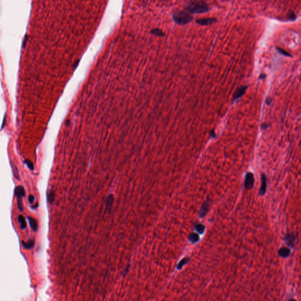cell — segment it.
<instances>
[{
	"label": "cell",
	"mask_w": 301,
	"mask_h": 301,
	"mask_svg": "<svg viewBox=\"0 0 301 301\" xmlns=\"http://www.w3.org/2000/svg\"><path fill=\"white\" fill-rule=\"evenodd\" d=\"M210 7L207 3L202 1H191L185 6V11L189 14H202L208 12Z\"/></svg>",
	"instance_id": "obj_1"
},
{
	"label": "cell",
	"mask_w": 301,
	"mask_h": 301,
	"mask_svg": "<svg viewBox=\"0 0 301 301\" xmlns=\"http://www.w3.org/2000/svg\"><path fill=\"white\" fill-rule=\"evenodd\" d=\"M172 18L176 24L179 25H186L193 20V17L186 11H176L172 14Z\"/></svg>",
	"instance_id": "obj_2"
},
{
	"label": "cell",
	"mask_w": 301,
	"mask_h": 301,
	"mask_svg": "<svg viewBox=\"0 0 301 301\" xmlns=\"http://www.w3.org/2000/svg\"><path fill=\"white\" fill-rule=\"evenodd\" d=\"M254 185V176L251 172H248L245 179L244 187L246 189H251Z\"/></svg>",
	"instance_id": "obj_3"
},
{
	"label": "cell",
	"mask_w": 301,
	"mask_h": 301,
	"mask_svg": "<svg viewBox=\"0 0 301 301\" xmlns=\"http://www.w3.org/2000/svg\"><path fill=\"white\" fill-rule=\"evenodd\" d=\"M210 207H211V202L209 200H207L203 203L200 209V211L199 212V215L201 218H204L205 216H206V215L209 211Z\"/></svg>",
	"instance_id": "obj_4"
},
{
	"label": "cell",
	"mask_w": 301,
	"mask_h": 301,
	"mask_svg": "<svg viewBox=\"0 0 301 301\" xmlns=\"http://www.w3.org/2000/svg\"><path fill=\"white\" fill-rule=\"evenodd\" d=\"M248 87V86L242 85V86H241L240 87L237 88V90L235 91V93L233 94V101L237 100L239 98L242 97L244 95L245 93H246Z\"/></svg>",
	"instance_id": "obj_5"
},
{
	"label": "cell",
	"mask_w": 301,
	"mask_h": 301,
	"mask_svg": "<svg viewBox=\"0 0 301 301\" xmlns=\"http://www.w3.org/2000/svg\"><path fill=\"white\" fill-rule=\"evenodd\" d=\"M196 23L201 25H208L216 23L217 19L215 18H207V19H198L195 20Z\"/></svg>",
	"instance_id": "obj_6"
},
{
	"label": "cell",
	"mask_w": 301,
	"mask_h": 301,
	"mask_svg": "<svg viewBox=\"0 0 301 301\" xmlns=\"http://www.w3.org/2000/svg\"><path fill=\"white\" fill-rule=\"evenodd\" d=\"M266 191V177L264 174H262L261 175V187L259 189V194L261 196H263L265 194Z\"/></svg>",
	"instance_id": "obj_7"
},
{
	"label": "cell",
	"mask_w": 301,
	"mask_h": 301,
	"mask_svg": "<svg viewBox=\"0 0 301 301\" xmlns=\"http://www.w3.org/2000/svg\"><path fill=\"white\" fill-rule=\"evenodd\" d=\"M285 240L286 241V243L288 245L290 246H294L295 244V241H296V237L295 235H293L292 233L288 234L286 235Z\"/></svg>",
	"instance_id": "obj_8"
},
{
	"label": "cell",
	"mask_w": 301,
	"mask_h": 301,
	"mask_svg": "<svg viewBox=\"0 0 301 301\" xmlns=\"http://www.w3.org/2000/svg\"><path fill=\"white\" fill-rule=\"evenodd\" d=\"M290 253H291L290 249L287 247H282V248H281L278 251L279 255L283 258L288 257Z\"/></svg>",
	"instance_id": "obj_9"
},
{
	"label": "cell",
	"mask_w": 301,
	"mask_h": 301,
	"mask_svg": "<svg viewBox=\"0 0 301 301\" xmlns=\"http://www.w3.org/2000/svg\"><path fill=\"white\" fill-rule=\"evenodd\" d=\"M188 238H189V241H190L191 242H192V243H196V242H197L199 241L200 237H199V235H198L197 233H191L189 235Z\"/></svg>",
	"instance_id": "obj_10"
},
{
	"label": "cell",
	"mask_w": 301,
	"mask_h": 301,
	"mask_svg": "<svg viewBox=\"0 0 301 301\" xmlns=\"http://www.w3.org/2000/svg\"><path fill=\"white\" fill-rule=\"evenodd\" d=\"M195 228L196 231L198 232L200 234H202L205 231V226L202 225V224H196L195 226Z\"/></svg>",
	"instance_id": "obj_11"
},
{
	"label": "cell",
	"mask_w": 301,
	"mask_h": 301,
	"mask_svg": "<svg viewBox=\"0 0 301 301\" xmlns=\"http://www.w3.org/2000/svg\"><path fill=\"white\" fill-rule=\"evenodd\" d=\"M276 50L278 51V52L279 54H282V55L284 56H289V57H292V55L291 54H289V52H288L287 51L282 49V48H280V47H276Z\"/></svg>",
	"instance_id": "obj_12"
},
{
	"label": "cell",
	"mask_w": 301,
	"mask_h": 301,
	"mask_svg": "<svg viewBox=\"0 0 301 301\" xmlns=\"http://www.w3.org/2000/svg\"><path fill=\"white\" fill-rule=\"evenodd\" d=\"M296 19V15L292 11H290L287 15V20L290 21H294Z\"/></svg>",
	"instance_id": "obj_13"
},
{
	"label": "cell",
	"mask_w": 301,
	"mask_h": 301,
	"mask_svg": "<svg viewBox=\"0 0 301 301\" xmlns=\"http://www.w3.org/2000/svg\"><path fill=\"white\" fill-rule=\"evenodd\" d=\"M29 222H30V226H31L32 229L35 231L37 229V224L36 221L32 219L31 218H29Z\"/></svg>",
	"instance_id": "obj_14"
},
{
	"label": "cell",
	"mask_w": 301,
	"mask_h": 301,
	"mask_svg": "<svg viewBox=\"0 0 301 301\" xmlns=\"http://www.w3.org/2000/svg\"><path fill=\"white\" fill-rule=\"evenodd\" d=\"M16 194L19 196V198H20L21 196H23L25 195L24 192V189L22 187H19L16 189Z\"/></svg>",
	"instance_id": "obj_15"
},
{
	"label": "cell",
	"mask_w": 301,
	"mask_h": 301,
	"mask_svg": "<svg viewBox=\"0 0 301 301\" xmlns=\"http://www.w3.org/2000/svg\"><path fill=\"white\" fill-rule=\"evenodd\" d=\"M188 261H189V258H186L183 259L182 261H181L179 263H178V266H177V268H178V270L181 269L182 266H183V265H184L185 263H187Z\"/></svg>",
	"instance_id": "obj_16"
},
{
	"label": "cell",
	"mask_w": 301,
	"mask_h": 301,
	"mask_svg": "<svg viewBox=\"0 0 301 301\" xmlns=\"http://www.w3.org/2000/svg\"><path fill=\"white\" fill-rule=\"evenodd\" d=\"M34 245V241L32 240L30 241L27 243L23 242V246L25 248V249H30Z\"/></svg>",
	"instance_id": "obj_17"
},
{
	"label": "cell",
	"mask_w": 301,
	"mask_h": 301,
	"mask_svg": "<svg viewBox=\"0 0 301 301\" xmlns=\"http://www.w3.org/2000/svg\"><path fill=\"white\" fill-rule=\"evenodd\" d=\"M19 221L21 224V226L22 228H25L26 227V222H25L24 218L22 216H19Z\"/></svg>",
	"instance_id": "obj_18"
},
{
	"label": "cell",
	"mask_w": 301,
	"mask_h": 301,
	"mask_svg": "<svg viewBox=\"0 0 301 301\" xmlns=\"http://www.w3.org/2000/svg\"><path fill=\"white\" fill-rule=\"evenodd\" d=\"M268 127V124L266 123H263L261 126L262 129H263V130H266Z\"/></svg>",
	"instance_id": "obj_19"
},
{
	"label": "cell",
	"mask_w": 301,
	"mask_h": 301,
	"mask_svg": "<svg viewBox=\"0 0 301 301\" xmlns=\"http://www.w3.org/2000/svg\"><path fill=\"white\" fill-rule=\"evenodd\" d=\"M272 98H268L266 100V104L267 105H270V104L272 102Z\"/></svg>",
	"instance_id": "obj_20"
},
{
	"label": "cell",
	"mask_w": 301,
	"mask_h": 301,
	"mask_svg": "<svg viewBox=\"0 0 301 301\" xmlns=\"http://www.w3.org/2000/svg\"><path fill=\"white\" fill-rule=\"evenodd\" d=\"M266 75L265 74H261V75L259 76V80L264 79V78H266Z\"/></svg>",
	"instance_id": "obj_21"
},
{
	"label": "cell",
	"mask_w": 301,
	"mask_h": 301,
	"mask_svg": "<svg viewBox=\"0 0 301 301\" xmlns=\"http://www.w3.org/2000/svg\"><path fill=\"white\" fill-rule=\"evenodd\" d=\"M211 137H212V138H214V137H216V135L215 134L214 131H212L211 132Z\"/></svg>",
	"instance_id": "obj_22"
},
{
	"label": "cell",
	"mask_w": 301,
	"mask_h": 301,
	"mask_svg": "<svg viewBox=\"0 0 301 301\" xmlns=\"http://www.w3.org/2000/svg\"><path fill=\"white\" fill-rule=\"evenodd\" d=\"M289 301H295V300H294V299H291V300H289Z\"/></svg>",
	"instance_id": "obj_23"
}]
</instances>
